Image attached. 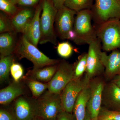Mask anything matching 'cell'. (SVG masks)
<instances>
[{
  "mask_svg": "<svg viewBox=\"0 0 120 120\" xmlns=\"http://www.w3.org/2000/svg\"><path fill=\"white\" fill-rule=\"evenodd\" d=\"M90 94V88L89 84L82 90L78 95L74 105L73 112L76 120H84L87 104Z\"/></svg>",
  "mask_w": 120,
  "mask_h": 120,
  "instance_id": "19",
  "label": "cell"
},
{
  "mask_svg": "<svg viewBox=\"0 0 120 120\" xmlns=\"http://www.w3.org/2000/svg\"><path fill=\"white\" fill-rule=\"evenodd\" d=\"M101 60L105 68V74L108 79H112L120 74V51L113 50L109 55L105 52L101 53Z\"/></svg>",
  "mask_w": 120,
  "mask_h": 120,
  "instance_id": "16",
  "label": "cell"
},
{
  "mask_svg": "<svg viewBox=\"0 0 120 120\" xmlns=\"http://www.w3.org/2000/svg\"><path fill=\"white\" fill-rule=\"evenodd\" d=\"M98 120H120V110H111L101 106Z\"/></svg>",
  "mask_w": 120,
  "mask_h": 120,
  "instance_id": "26",
  "label": "cell"
},
{
  "mask_svg": "<svg viewBox=\"0 0 120 120\" xmlns=\"http://www.w3.org/2000/svg\"><path fill=\"white\" fill-rule=\"evenodd\" d=\"M25 92L24 86L22 83L20 81H14L0 90V105H9L18 97L23 95Z\"/></svg>",
  "mask_w": 120,
  "mask_h": 120,
  "instance_id": "17",
  "label": "cell"
},
{
  "mask_svg": "<svg viewBox=\"0 0 120 120\" xmlns=\"http://www.w3.org/2000/svg\"><path fill=\"white\" fill-rule=\"evenodd\" d=\"M42 10L40 17L41 36L39 43L41 45L49 42L57 45V36L54 24L57 10L52 0H41Z\"/></svg>",
  "mask_w": 120,
  "mask_h": 120,
  "instance_id": "2",
  "label": "cell"
},
{
  "mask_svg": "<svg viewBox=\"0 0 120 120\" xmlns=\"http://www.w3.org/2000/svg\"><path fill=\"white\" fill-rule=\"evenodd\" d=\"M84 120H91L90 114H89V113H88L87 109L86 110V116H85Z\"/></svg>",
  "mask_w": 120,
  "mask_h": 120,
  "instance_id": "35",
  "label": "cell"
},
{
  "mask_svg": "<svg viewBox=\"0 0 120 120\" xmlns=\"http://www.w3.org/2000/svg\"><path fill=\"white\" fill-rule=\"evenodd\" d=\"M14 31L11 21V17L0 11V33Z\"/></svg>",
  "mask_w": 120,
  "mask_h": 120,
  "instance_id": "27",
  "label": "cell"
},
{
  "mask_svg": "<svg viewBox=\"0 0 120 120\" xmlns=\"http://www.w3.org/2000/svg\"><path fill=\"white\" fill-rule=\"evenodd\" d=\"M105 108L120 110V88L112 82L105 84L102 95V103Z\"/></svg>",
  "mask_w": 120,
  "mask_h": 120,
  "instance_id": "14",
  "label": "cell"
},
{
  "mask_svg": "<svg viewBox=\"0 0 120 120\" xmlns=\"http://www.w3.org/2000/svg\"><path fill=\"white\" fill-rule=\"evenodd\" d=\"M92 19L90 9H85L77 12L73 26L76 35L73 42L76 45H89L98 38L95 28L91 23Z\"/></svg>",
  "mask_w": 120,
  "mask_h": 120,
  "instance_id": "4",
  "label": "cell"
},
{
  "mask_svg": "<svg viewBox=\"0 0 120 120\" xmlns=\"http://www.w3.org/2000/svg\"><path fill=\"white\" fill-rule=\"evenodd\" d=\"M58 54L61 57L67 58L71 55L73 50L72 46L68 42H63L58 43L57 47Z\"/></svg>",
  "mask_w": 120,
  "mask_h": 120,
  "instance_id": "28",
  "label": "cell"
},
{
  "mask_svg": "<svg viewBox=\"0 0 120 120\" xmlns=\"http://www.w3.org/2000/svg\"><path fill=\"white\" fill-rule=\"evenodd\" d=\"M14 54L25 58L32 62L33 69H37L52 65L57 64L60 60L52 59L45 55L37 47L30 43L22 34L19 38Z\"/></svg>",
  "mask_w": 120,
  "mask_h": 120,
  "instance_id": "5",
  "label": "cell"
},
{
  "mask_svg": "<svg viewBox=\"0 0 120 120\" xmlns=\"http://www.w3.org/2000/svg\"><path fill=\"white\" fill-rule=\"evenodd\" d=\"M17 6L23 7L36 8L41 0H11Z\"/></svg>",
  "mask_w": 120,
  "mask_h": 120,
  "instance_id": "30",
  "label": "cell"
},
{
  "mask_svg": "<svg viewBox=\"0 0 120 120\" xmlns=\"http://www.w3.org/2000/svg\"><path fill=\"white\" fill-rule=\"evenodd\" d=\"M87 53H84L80 56L78 60L74 64V75L73 79H79L86 72L87 67Z\"/></svg>",
  "mask_w": 120,
  "mask_h": 120,
  "instance_id": "24",
  "label": "cell"
},
{
  "mask_svg": "<svg viewBox=\"0 0 120 120\" xmlns=\"http://www.w3.org/2000/svg\"><path fill=\"white\" fill-rule=\"evenodd\" d=\"M14 61V54L1 57L0 60V81L1 83L8 79L11 68Z\"/></svg>",
  "mask_w": 120,
  "mask_h": 120,
  "instance_id": "22",
  "label": "cell"
},
{
  "mask_svg": "<svg viewBox=\"0 0 120 120\" xmlns=\"http://www.w3.org/2000/svg\"><path fill=\"white\" fill-rule=\"evenodd\" d=\"M33 120H42V119H41L40 118H39L38 117H37L35 116L34 119H33Z\"/></svg>",
  "mask_w": 120,
  "mask_h": 120,
  "instance_id": "36",
  "label": "cell"
},
{
  "mask_svg": "<svg viewBox=\"0 0 120 120\" xmlns=\"http://www.w3.org/2000/svg\"><path fill=\"white\" fill-rule=\"evenodd\" d=\"M102 49L101 41L98 38L89 45L86 74L90 80L105 72V68L101 60Z\"/></svg>",
  "mask_w": 120,
  "mask_h": 120,
  "instance_id": "9",
  "label": "cell"
},
{
  "mask_svg": "<svg viewBox=\"0 0 120 120\" xmlns=\"http://www.w3.org/2000/svg\"><path fill=\"white\" fill-rule=\"evenodd\" d=\"M58 64L37 69L33 68L28 72V77L39 82L48 83L56 73Z\"/></svg>",
  "mask_w": 120,
  "mask_h": 120,
  "instance_id": "20",
  "label": "cell"
},
{
  "mask_svg": "<svg viewBox=\"0 0 120 120\" xmlns=\"http://www.w3.org/2000/svg\"><path fill=\"white\" fill-rule=\"evenodd\" d=\"M56 120H76L74 114L63 110L58 115Z\"/></svg>",
  "mask_w": 120,
  "mask_h": 120,
  "instance_id": "32",
  "label": "cell"
},
{
  "mask_svg": "<svg viewBox=\"0 0 120 120\" xmlns=\"http://www.w3.org/2000/svg\"><path fill=\"white\" fill-rule=\"evenodd\" d=\"M42 8L41 2L35 8L34 16L22 34L30 43L38 47L41 36L40 17Z\"/></svg>",
  "mask_w": 120,
  "mask_h": 120,
  "instance_id": "13",
  "label": "cell"
},
{
  "mask_svg": "<svg viewBox=\"0 0 120 120\" xmlns=\"http://www.w3.org/2000/svg\"><path fill=\"white\" fill-rule=\"evenodd\" d=\"M92 8L93 19L96 24L111 19H120V0H95Z\"/></svg>",
  "mask_w": 120,
  "mask_h": 120,
  "instance_id": "7",
  "label": "cell"
},
{
  "mask_svg": "<svg viewBox=\"0 0 120 120\" xmlns=\"http://www.w3.org/2000/svg\"><path fill=\"white\" fill-rule=\"evenodd\" d=\"M77 12L64 5L57 11L55 18V30L57 37L62 40L68 39L69 33L73 30Z\"/></svg>",
  "mask_w": 120,
  "mask_h": 120,
  "instance_id": "10",
  "label": "cell"
},
{
  "mask_svg": "<svg viewBox=\"0 0 120 120\" xmlns=\"http://www.w3.org/2000/svg\"><path fill=\"white\" fill-rule=\"evenodd\" d=\"M14 112L16 120H33L35 116L33 99L22 95L15 100Z\"/></svg>",
  "mask_w": 120,
  "mask_h": 120,
  "instance_id": "12",
  "label": "cell"
},
{
  "mask_svg": "<svg viewBox=\"0 0 120 120\" xmlns=\"http://www.w3.org/2000/svg\"><path fill=\"white\" fill-rule=\"evenodd\" d=\"M17 34L18 33L15 31L0 34V57L14 54L19 38Z\"/></svg>",
  "mask_w": 120,
  "mask_h": 120,
  "instance_id": "18",
  "label": "cell"
},
{
  "mask_svg": "<svg viewBox=\"0 0 120 120\" xmlns=\"http://www.w3.org/2000/svg\"><path fill=\"white\" fill-rule=\"evenodd\" d=\"M0 120H16L14 112H11L4 109H0Z\"/></svg>",
  "mask_w": 120,
  "mask_h": 120,
  "instance_id": "31",
  "label": "cell"
},
{
  "mask_svg": "<svg viewBox=\"0 0 120 120\" xmlns=\"http://www.w3.org/2000/svg\"><path fill=\"white\" fill-rule=\"evenodd\" d=\"M10 73L14 81L19 82L23 75V68L20 64L14 61L11 67Z\"/></svg>",
  "mask_w": 120,
  "mask_h": 120,
  "instance_id": "29",
  "label": "cell"
},
{
  "mask_svg": "<svg viewBox=\"0 0 120 120\" xmlns=\"http://www.w3.org/2000/svg\"><path fill=\"white\" fill-rule=\"evenodd\" d=\"M64 5L77 12L92 8V0H65Z\"/></svg>",
  "mask_w": 120,
  "mask_h": 120,
  "instance_id": "23",
  "label": "cell"
},
{
  "mask_svg": "<svg viewBox=\"0 0 120 120\" xmlns=\"http://www.w3.org/2000/svg\"><path fill=\"white\" fill-rule=\"evenodd\" d=\"M25 80L26 84L32 92L34 98H39L48 89V83H43L28 77H27Z\"/></svg>",
  "mask_w": 120,
  "mask_h": 120,
  "instance_id": "21",
  "label": "cell"
},
{
  "mask_svg": "<svg viewBox=\"0 0 120 120\" xmlns=\"http://www.w3.org/2000/svg\"><path fill=\"white\" fill-rule=\"evenodd\" d=\"M91 80L86 74L79 79H73L60 93L64 111L72 113L75 102L81 91L90 84Z\"/></svg>",
  "mask_w": 120,
  "mask_h": 120,
  "instance_id": "6",
  "label": "cell"
},
{
  "mask_svg": "<svg viewBox=\"0 0 120 120\" xmlns=\"http://www.w3.org/2000/svg\"><path fill=\"white\" fill-rule=\"evenodd\" d=\"M74 64L62 60L57 65L56 73L48 83V90L55 94H60L67 84L73 79Z\"/></svg>",
  "mask_w": 120,
  "mask_h": 120,
  "instance_id": "8",
  "label": "cell"
},
{
  "mask_svg": "<svg viewBox=\"0 0 120 120\" xmlns=\"http://www.w3.org/2000/svg\"><path fill=\"white\" fill-rule=\"evenodd\" d=\"M94 27L102 50L109 52L120 49V19H111Z\"/></svg>",
  "mask_w": 120,
  "mask_h": 120,
  "instance_id": "3",
  "label": "cell"
},
{
  "mask_svg": "<svg viewBox=\"0 0 120 120\" xmlns=\"http://www.w3.org/2000/svg\"><path fill=\"white\" fill-rule=\"evenodd\" d=\"M35 8L24 7L13 16L11 21L13 31L22 34L34 16Z\"/></svg>",
  "mask_w": 120,
  "mask_h": 120,
  "instance_id": "15",
  "label": "cell"
},
{
  "mask_svg": "<svg viewBox=\"0 0 120 120\" xmlns=\"http://www.w3.org/2000/svg\"><path fill=\"white\" fill-rule=\"evenodd\" d=\"M54 5L57 11L64 6L65 0H52Z\"/></svg>",
  "mask_w": 120,
  "mask_h": 120,
  "instance_id": "33",
  "label": "cell"
},
{
  "mask_svg": "<svg viewBox=\"0 0 120 120\" xmlns=\"http://www.w3.org/2000/svg\"><path fill=\"white\" fill-rule=\"evenodd\" d=\"M112 79V82L120 88V74L116 75Z\"/></svg>",
  "mask_w": 120,
  "mask_h": 120,
  "instance_id": "34",
  "label": "cell"
},
{
  "mask_svg": "<svg viewBox=\"0 0 120 120\" xmlns=\"http://www.w3.org/2000/svg\"><path fill=\"white\" fill-rule=\"evenodd\" d=\"M105 84L99 78L91 80L90 86L91 94L87 104L86 109L91 120H98L102 103V93Z\"/></svg>",
  "mask_w": 120,
  "mask_h": 120,
  "instance_id": "11",
  "label": "cell"
},
{
  "mask_svg": "<svg viewBox=\"0 0 120 120\" xmlns=\"http://www.w3.org/2000/svg\"><path fill=\"white\" fill-rule=\"evenodd\" d=\"M35 116L44 120H56L64 110L60 94L49 90L40 97L33 99Z\"/></svg>",
  "mask_w": 120,
  "mask_h": 120,
  "instance_id": "1",
  "label": "cell"
},
{
  "mask_svg": "<svg viewBox=\"0 0 120 120\" xmlns=\"http://www.w3.org/2000/svg\"><path fill=\"white\" fill-rule=\"evenodd\" d=\"M21 8L15 4L11 0H0V10L9 17H13Z\"/></svg>",
  "mask_w": 120,
  "mask_h": 120,
  "instance_id": "25",
  "label": "cell"
}]
</instances>
